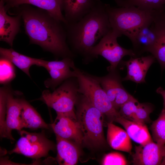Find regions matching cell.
<instances>
[{
	"label": "cell",
	"mask_w": 165,
	"mask_h": 165,
	"mask_svg": "<svg viewBox=\"0 0 165 165\" xmlns=\"http://www.w3.org/2000/svg\"><path fill=\"white\" fill-rule=\"evenodd\" d=\"M7 10L23 5H31L45 10L57 20L67 24L62 14L61 0H3Z\"/></svg>",
	"instance_id": "16"
},
{
	"label": "cell",
	"mask_w": 165,
	"mask_h": 165,
	"mask_svg": "<svg viewBox=\"0 0 165 165\" xmlns=\"http://www.w3.org/2000/svg\"><path fill=\"white\" fill-rule=\"evenodd\" d=\"M9 87L0 89V134L1 138H6V98Z\"/></svg>",
	"instance_id": "28"
},
{
	"label": "cell",
	"mask_w": 165,
	"mask_h": 165,
	"mask_svg": "<svg viewBox=\"0 0 165 165\" xmlns=\"http://www.w3.org/2000/svg\"><path fill=\"white\" fill-rule=\"evenodd\" d=\"M108 71V74L103 76L90 75L99 82L114 108L119 112L123 105L135 98L123 87L122 78L117 68Z\"/></svg>",
	"instance_id": "9"
},
{
	"label": "cell",
	"mask_w": 165,
	"mask_h": 165,
	"mask_svg": "<svg viewBox=\"0 0 165 165\" xmlns=\"http://www.w3.org/2000/svg\"><path fill=\"white\" fill-rule=\"evenodd\" d=\"M160 165H165V149L164 151V155L163 156L162 160Z\"/></svg>",
	"instance_id": "33"
},
{
	"label": "cell",
	"mask_w": 165,
	"mask_h": 165,
	"mask_svg": "<svg viewBox=\"0 0 165 165\" xmlns=\"http://www.w3.org/2000/svg\"><path fill=\"white\" fill-rule=\"evenodd\" d=\"M101 164L103 165H126L128 162L125 157L118 152H112L106 154L103 158Z\"/></svg>",
	"instance_id": "31"
},
{
	"label": "cell",
	"mask_w": 165,
	"mask_h": 165,
	"mask_svg": "<svg viewBox=\"0 0 165 165\" xmlns=\"http://www.w3.org/2000/svg\"><path fill=\"white\" fill-rule=\"evenodd\" d=\"M154 110V106L148 103H139L132 117L131 120L145 124L151 122L150 115Z\"/></svg>",
	"instance_id": "27"
},
{
	"label": "cell",
	"mask_w": 165,
	"mask_h": 165,
	"mask_svg": "<svg viewBox=\"0 0 165 165\" xmlns=\"http://www.w3.org/2000/svg\"><path fill=\"white\" fill-rule=\"evenodd\" d=\"M114 121L122 126L131 139L140 145H144L153 141L146 124L128 120L120 116Z\"/></svg>",
	"instance_id": "20"
},
{
	"label": "cell",
	"mask_w": 165,
	"mask_h": 165,
	"mask_svg": "<svg viewBox=\"0 0 165 165\" xmlns=\"http://www.w3.org/2000/svg\"><path fill=\"white\" fill-rule=\"evenodd\" d=\"M78 83L79 93L86 96L92 104L110 120L114 121L119 116V112L114 108L106 93L99 82L90 75L82 72L75 66Z\"/></svg>",
	"instance_id": "6"
},
{
	"label": "cell",
	"mask_w": 165,
	"mask_h": 165,
	"mask_svg": "<svg viewBox=\"0 0 165 165\" xmlns=\"http://www.w3.org/2000/svg\"><path fill=\"white\" fill-rule=\"evenodd\" d=\"M153 23L158 38L152 55L159 63L162 72L165 69V9L160 11Z\"/></svg>",
	"instance_id": "23"
},
{
	"label": "cell",
	"mask_w": 165,
	"mask_h": 165,
	"mask_svg": "<svg viewBox=\"0 0 165 165\" xmlns=\"http://www.w3.org/2000/svg\"><path fill=\"white\" fill-rule=\"evenodd\" d=\"M75 64L73 58L66 57L60 61L44 60L42 67L49 73L50 78L45 81L44 84L47 88L54 90L66 80L72 77H77L74 69Z\"/></svg>",
	"instance_id": "10"
},
{
	"label": "cell",
	"mask_w": 165,
	"mask_h": 165,
	"mask_svg": "<svg viewBox=\"0 0 165 165\" xmlns=\"http://www.w3.org/2000/svg\"><path fill=\"white\" fill-rule=\"evenodd\" d=\"M20 92L13 91L8 88L6 98V129L7 138L11 141L15 140L11 134L13 130L18 131L24 128L21 117V98L18 96Z\"/></svg>",
	"instance_id": "11"
},
{
	"label": "cell",
	"mask_w": 165,
	"mask_h": 165,
	"mask_svg": "<svg viewBox=\"0 0 165 165\" xmlns=\"http://www.w3.org/2000/svg\"><path fill=\"white\" fill-rule=\"evenodd\" d=\"M0 65V83H7L13 80L16 76L13 64L8 60L1 58Z\"/></svg>",
	"instance_id": "29"
},
{
	"label": "cell",
	"mask_w": 165,
	"mask_h": 165,
	"mask_svg": "<svg viewBox=\"0 0 165 165\" xmlns=\"http://www.w3.org/2000/svg\"><path fill=\"white\" fill-rule=\"evenodd\" d=\"M20 137L14 148L8 153L22 155L33 159L47 156L50 151H54L56 145L48 138L43 131L41 133H31L21 130Z\"/></svg>",
	"instance_id": "7"
},
{
	"label": "cell",
	"mask_w": 165,
	"mask_h": 165,
	"mask_svg": "<svg viewBox=\"0 0 165 165\" xmlns=\"http://www.w3.org/2000/svg\"><path fill=\"white\" fill-rule=\"evenodd\" d=\"M65 26L71 50L86 62L93 59L90 51L97 42L112 29L105 4L99 0L80 20Z\"/></svg>",
	"instance_id": "2"
},
{
	"label": "cell",
	"mask_w": 165,
	"mask_h": 165,
	"mask_svg": "<svg viewBox=\"0 0 165 165\" xmlns=\"http://www.w3.org/2000/svg\"><path fill=\"white\" fill-rule=\"evenodd\" d=\"M105 6L112 29L131 42L141 28L154 21L161 10H144L134 6L116 7L107 4Z\"/></svg>",
	"instance_id": "3"
},
{
	"label": "cell",
	"mask_w": 165,
	"mask_h": 165,
	"mask_svg": "<svg viewBox=\"0 0 165 165\" xmlns=\"http://www.w3.org/2000/svg\"><path fill=\"white\" fill-rule=\"evenodd\" d=\"M165 145L153 141L142 145L136 146L132 154V163L134 165H160L164 155Z\"/></svg>",
	"instance_id": "13"
},
{
	"label": "cell",
	"mask_w": 165,
	"mask_h": 165,
	"mask_svg": "<svg viewBox=\"0 0 165 165\" xmlns=\"http://www.w3.org/2000/svg\"><path fill=\"white\" fill-rule=\"evenodd\" d=\"M156 60L152 55L145 57H131L127 61H122L119 64L127 69L126 76L122 81L130 80L136 83L145 82V77L149 68Z\"/></svg>",
	"instance_id": "14"
},
{
	"label": "cell",
	"mask_w": 165,
	"mask_h": 165,
	"mask_svg": "<svg viewBox=\"0 0 165 165\" xmlns=\"http://www.w3.org/2000/svg\"><path fill=\"white\" fill-rule=\"evenodd\" d=\"M77 121L83 136V143L98 148L106 144L103 131V115L83 94L79 93L75 105Z\"/></svg>",
	"instance_id": "4"
},
{
	"label": "cell",
	"mask_w": 165,
	"mask_h": 165,
	"mask_svg": "<svg viewBox=\"0 0 165 165\" xmlns=\"http://www.w3.org/2000/svg\"><path fill=\"white\" fill-rule=\"evenodd\" d=\"M18 6V14L23 20L31 44L38 45L58 57H75L68 45L65 27L62 25L63 23L43 9L26 4Z\"/></svg>",
	"instance_id": "1"
},
{
	"label": "cell",
	"mask_w": 165,
	"mask_h": 165,
	"mask_svg": "<svg viewBox=\"0 0 165 165\" xmlns=\"http://www.w3.org/2000/svg\"><path fill=\"white\" fill-rule=\"evenodd\" d=\"M1 58L6 59L31 77L29 69L33 65L42 67L44 60L28 57L12 48H0Z\"/></svg>",
	"instance_id": "22"
},
{
	"label": "cell",
	"mask_w": 165,
	"mask_h": 165,
	"mask_svg": "<svg viewBox=\"0 0 165 165\" xmlns=\"http://www.w3.org/2000/svg\"><path fill=\"white\" fill-rule=\"evenodd\" d=\"M118 0H115V2H116V1H118Z\"/></svg>",
	"instance_id": "34"
},
{
	"label": "cell",
	"mask_w": 165,
	"mask_h": 165,
	"mask_svg": "<svg viewBox=\"0 0 165 165\" xmlns=\"http://www.w3.org/2000/svg\"><path fill=\"white\" fill-rule=\"evenodd\" d=\"M5 3L0 1V40L12 46L16 36L18 33L20 26V16H11L6 13Z\"/></svg>",
	"instance_id": "17"
},
{
	"label": "cell",
	"mask_w": 165,
	"mask_h": 165,
	"mask_svg": "<svg viewBox=\"0 0 165 165\" xmlns=\"http://www.w3.org/2000/svg\"><path fill=\"white\" fill-rule=\"evenodd\" d=\"M153 22L141 28L131 41L133 50L137 57H140L145 52L152 54L154 50L158 35Z\"/></svg>",
	"instance_id": "15"
},
{
	"label": "cell",
	"mask_w": 165,
	"mask_h": 165,
	"mask_svg": "<svg viewBox=\"0 0 165 165\" xmlns=\"http://www.w3.org/2000/svg\"><path fill=\"white\" fill-rule=\"evenodd\" d=\"M119 37L112 29L91 50L90 54L93 59L100 55L108 61L110 65L107 68L108 71L117 68L126 56L136 57L133 49H125L119 44L117 39Z\"/></svg>",
	"instance_id": "8"
},
{
	"label": "cell",
	"mask_w": 165,
	"mask_h": 165,
	"mask_svg": "<svg viewBox=\"0 0 165 165\" xmlns=\"http://www.w3.org/2000/svg\"><path fill=\"white\" fill-rule=\"evenodd\" d=\"M78 87L77 77L71 78L52 92L48 90H44L38 99L54 109L57 114L66 115L77 120L74 106L79 93Z\"/></svg>",
	"instance_id": "5"
},
{
	"label": "cell",
	"mask_w": 165,
	"mask_h": 165,
	"mask_svg": "<svg viewBox=\"0 0 165 165\" xmlns=\"http://www.w3.org/2000/svg\"><path fill=\"white\" fill-rule=\"evenodd\" d=\"M57 114L54 121L50 125L55 135L78 146L82 144L83 134L77 120L67 115Z\"/></svg>",
	"instance_id": "12"
},
{
	"label": "cell",
	"mask_w": 165,
	"mask_h": 165,
	"mask_svg": "<svg viewBox=\"0 0 165 165\" xmlns=\"http://www.w3.org/2000/svg\"><path fill=\"white\" fill-rule=\"evenodd\" d=\"M139 104L135 98L126 103L120 107L119 111L120 116L131 120L133 116L136 112Z\"/></svg>",
	"instance_id": "30"
},
{
	"label": "cell",
	"mask_w": 165,
	"mask_h": 165,
	"mask_svg": "<svg viewBox=\"0 0 165 165\" xmlns=\"http://www.w3.org/2000/svg\"><path fill=\"white\" fill-rule=\"evenodd\" d=\"M156 92L160 94L163 99V108L165 109V90L161 87L157 88L156 90Z\"/></svg>",
	"instance_id": "32"
},
{
	"label": "cell",
	"mask_w": 165,
	"mask_h": 165,
	"mask_svg": "<svg viewBox=\"0 0 165 165\" xmlns=\"http://www.w3.org/2000/svg\"><path fill=\"white\" fill-rule=\"evenodd\" d=\"M67 24L75 23L88 13L97 0H61Z\"/></svg>",
	"instance_id": "18"
},
{
	"label": "cell",
	"mask_w": 165,
	"mask_h": 165,
	"mask_svg": "<svg viewBox=\"0 0 165 165\" xmlns=\"http://www.w3.org/2000/svg\"><path fill=\"white\" fill-rule=\"evenodd\" d=\"M57 154L56 160L59 165H74L79 156L78 145L74 142L55 135Z\"/></svg>",
	"instance_id": "19"
},
{
	"label": "cell",
	"mask_w": 165,
	"mask_h": 165,
	"mask_svg": "<svg viewBox=\"0 0 165 165\" xmlns=\"http://www.w3.org/2000/svg\"><path fill=\"white\" fill-rule=\"evenodd\" d=\"M118 7H135L144 10L165 9V0H118L115 2Z\"/></svg>",
	"instance_id": "25"
},
{
	"label": "cell",
	"mask_w": 165,
	"mask_h": 165,
	"mask_svg": "<svg viewBox=\"0 0 165 165\" xmlns=\"http://www.w3.org/2000/svg\"><path fill=\"white\" fill-rule=\"evenodd\" d=\"M21 117L24 128L35 130L48 129L49 125L42 119L35 109L25 99L21 98Z\"/></svg>",
	"instance_id": "24"
},
{
	"label": "cell",
	"mask_w": 165,
	"mask_h": 165,
	"mask_svg": "<svg viewBox=\"0 0 165 165\" xmlns=\"http://www.w3.org/2000/svg\"><path fill=\"white\" fill-rule=\"evenodd\" d=\"M150 128L154 141L159 144L165 145V109H162Z\"/></svg>",
	"instance_id": "26"
},
{
	"label": "cell",
	"mask_w": 165,
	"mask_h": 165,
	"mask_svg": "<svg viewBox=\"0 0 165 165\" xmlns=\"http://www.w3.org/2000/svg\"><path fill=\"white\" fill-rule=\"evenodd\" d=\"M107 142L113 149L131 153V138L125 130L116 126L112 122L107 124Z\"/></svg>",
	"instance_id": "21"
}]
</instances>
